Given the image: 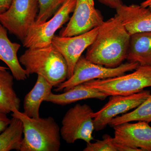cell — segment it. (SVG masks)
I'll list each match as a JSON object with an SVG mask.
<instances>
[{
  "instance_id": "4fadbf2b",
  "label": "cell",
  "mask_w": 151,
  "mask_h": 151,
  "mask_svg": "<svg viewBox=\"0 0 151 151\" xmlns=\"http://www.w3.org/2000/svg\"><path fill=\"white\" fill-rule=\"evenodd\" d=\"M116 14L129 34L151 32V10L141 5L122 4L116 9Z\"/></svg>"
},
{
  "instance_id": "30bf717a",
  "label": "cell",
  "mask_w": 151,
  "mask_h": 151,
  "mask_svg": "<svg viewBox=\"0 0 151 151\" xmlns=\"http://www.w3.org/2000/svg\"><path fill=\"white\" fill-rule=\"evenodd\" d=\"M73 14L60 36L71 37L99 27L104 22L100 11L95 9L94 0H76Z\"/></svg>"
},
{
  "instance_id": "52a82bcc",
  "label": "cell",
  "mask_w": 151,
  "mask_h": 151,
  "mask_svg": "<svg viewBox=\"0 0 151 151\" xmlns=\"http://www.w3.org/2000/svg\"><path fill=\"white\" fill-rule=\"evenodd\" d=\"M37 0H13L7 10L0 14V24L22 41L35 24Z\"/></svg>"
},
{
  "instance_id": "5bb4252c",
  "label": "cell",
  "mask_w": 151,
  "mask_h": 151,
  "mask_svg": "<svg viewBox=\"0 0 151 151\" xmlns=\"http://www.w3.org/2000/svg\"><path fill=\"white\" fill-rule=\"evenodd\" d=\"M20 47L19 44L10 40L7 30L0 24V60L8 65L14 78L23 81L28 76L18 58L17 52Z\"/></svg>"
},
{
  "instance_id": "277c9868",
  "label": "cell",
  "mask_w": 151,
  "mask_h": 151,
  "mask_svg": "<svg viewBox=\"0 0 151 151\" xmlns=\"http://www.w3.org/2000/svg\"><path fill=\"white\" fill-rule=\"evenodd\" d=\"M84 83L108 96L135 94L151 87V65H139L134 72L129 74L94 79Z\"/></svg>"
},
{
  "instance_id": "8992f818",
  "label": "cell",
  "mask_w": 151,
  "mask_h": 151,
  "mask_svg": "<svg viewBox=\"0 0 151 151\" xmlns=\"http://www.w3.org/2000/svg\"><path fill=\"white\" fill-rule=\"evenodd\" d=\"M92 108L87 104H76L65 113L60 129V136L68 144L78 140L86 143L94 140L92 134L94 126Z\"/></svg>"
},
{
  "instance_id": "7c38bea8",
  "label": "cell",
  "mask_w": 151,
  "mask_h": 151,
  "mask_svg": "<svg viewBox=\"0 0 151 151\" xmlns=\"http://www.w3.org/2000/svg\"><path fill=\"white\" fill-rule=\"evenodd\" d=\"M114 142L137 150L151 151V127L144 122H126L113 127Z\"/></svg>"
},
{
  "instance_id": "9a60e30c",
  "label": "cell",
  "mask_w": 151,
  "mask_h": 151,
  "mask_svg": "<svg viewBox=\"0 0 151 151\" xmlns=\"http://www.w3.org/2000/svg\"><path fill=\"white\" fill-rule=\"evenodd\" d=\"M108 97L106 94L84 83L78 84L61 94L51 92L45 101L60 105L71 104L81 100L96 99L104 100Z\"/></svg>"
},
{
  "instance_id": "9c48e42d",
  "label": "cell",
  "mask_w": 151,
  "mask_h": 151,
  "mask_svg": "<svg viewBox=\"0 0 151 151\" xmlns=\"http://www.w3.org/2000/svg\"><path fill=\"white\" fill-rule=\"evenodd\" d=\"M150 95V91L143 90L130 95L111 96L103 108L92 113L94 130H103L115 117L135 109Z\"/></svg>"
},
{
  "instance_id": "e0dca14e",
  "label": "cell",
  "mask_w": 151,
  "mask_h": 151,
  "mask_svg": "<svg viewBox=\"0 0 151 151\" xmlns=\"http://www.w3.org/2000/svg\"><path fill=\"white\" fill-rule=\"evenodd\" d=\"M127 59L140 65H151V32L130 35Z\"/></svg>"
},
{
  "instance_id": "484cf974",
  "label": "cell",
  "mask_w": 151,
  "mask_h": 151,
  "mask_svg": "<svg viewBox=\"0 0 151 151\" xmlns=\"http://www.w3.org/2000/svg\"><path fill=\"white\" fill-rule=\"evenodd\" d=\"M144 7L147 8L151 10V0H145L141 4Z\"/></svg>"
},
{
  "instance_id": "44dd1931",
  "label": "cell",
  "mask_w": 151,
  "mask_h": 151,
  "mask_svg": "<svg viewBox=\"0 0 151 151\" xmlns=\"http://www.w3.org/2000/svg\"><path fill=\"white\" fill-rule=\"evenodd\" d=\"M39 12L35 24H41L55 14L65 0H37Z\"/></svg>"
},
{
  "instance_id": "cb8c5ba5",
  "label": "cell",
  "mask_w": 151,
  "mask_h": 151,
  "mask_svg": "<svg viewBox=\"0 0 151 151\" xmlns=\"http://www.w3.org/2000/svg\"><path fill=\"white\" fill-rule=\"evenodd\" d=\"M100 3L112 9H116L123 4L121 0H98Z\"/></svg>"
},
{
  "instance_id": "d6986e66",
  "label": "cell",
  "mask_w": 151,
  "mask_h": 151,
  "mask_svg": "<svg viewBox=\"0 0 151 151\" xmlns=\"http://www.w3.org/2000/svg\"><path fill=\"white\" fill-rule=\"evenodd\" d=\"M10 123L0 134V151H20L23 139L22 122L12 115Z\"/></svg>"
},
{
  "instance_id": "7402d4cb",
  "label": "cell",
  "mask_w": 151,
  "mask_h": 151,
  "mask_svg": "<svg viewBox=\"0 0 151 151\" xmlns=\"http://www.w3.org/2000/svg\"><path fill=\"white\" fill-rule=\"evenodd\" d=\"M84 151H118L114 139L108 134L104 135L103 139L97 140L94 142L86 143Z\"/></svg>"
},
{
  "instance_id": "8fae6325",
  "label": "cell",
  "mask_w": 151,
  "mask_h": 151,
  "mask_svg": "<svg viewBox=\"0 0 151 151\" xmlns=\"http://www.w3.org/2000/svg\"><path fill=\"white\" fill-rule=\"evenodd\" d=\"M98 30L97 27L73 36H54L52 44L62 54L66 61L68 68V78L73 74L76 64L83 52L94 42Z\"/></svg>"
},
{
  "instance_id": "3957f363",
  "label": "cell",
  "mask_w": 151,
  "mask_h": 151,
  "mask_svg": "<svg viewBox=\"0 0 151 151\" xmlns=\"http://www.w3.org/2000/svg\"><path fill=\"white\" fill-rule=\"evenodd\" d=\"M22 121L23 139L20 151H58L60 128L53 118H32L19 111L12 113Z\"/></svg>"
},
{
  "instance_id": "d4e9b609",
  "label": "cell",
  "mask_w": 151,
  "mask_h": 151,
  "mask_svg": "<svg viewBox=\"0 0 151 151\" xmlns=\"http://www.w3.org/2000/svg\"><path fill=\"white\" fill-rule=\"evenodd\" d=\"M13 0H0V14L7 10Z\"/></svg>"
},
{
  "instance_id": "5b68a950",
  "label": "cell",
  "mask_w": 151,
  "mask_h": 151,
  "mask_svg": "<svg viewBox=\"0 0 151 151\" xmlns=\"http://www.w3.org/2000/svg\"><path fill=\"white\" fill-rule=\"evenodd\" d=\"M137 63L128 62L115 68H108L96 64L81 55L74 67L73 74L55 89L56 92L67 91L73 86L91 80L112 78L134 70L139 66Z\"/></svg>"
},
{
  "instance_id": "6da1fadb",
  "label": "cell",
  "mask_w": 151,
  "mask_h": 151,
  "mask_svg": "<svg viewBox=\"0 0 151 151\" xmlns=\"http://www.w3.org/2000/svg\"><path fill=\"white\" fill-rule=\"evenodd\" d=\"M130 35L118 15L104 21L85 58L96 64L108 68L118 67L127 59Z\"/></svg>"
},
{
  "instance_id": "4316f807",
  "label": "cell",
  "mask_w": 151,
  "mask_h": 151,
  "mask_svg": "<svg viewBox=\"0 0 151 151\" xmlns=\"http://www.w3.org/2000/svg\"><path fill=\"white\" fill-rule=\"evenodd\" d=\"M9 68L6 67H4V66H0V70H7Z\"/></svg>"
},
{
  "instance_id": "2e32d148",
  "label": "cell",
  "mask_w": 151,
  "mask_h": 151,
  "mask_svg": "<svg viewBox=\"0 0 151 151\" xmlns=\"http://www.w3.org/2000/svg\"><path fill=\"white\" fill-rule=\"evenodd\" d=\"M53 87L43 77L37 75L35 85L24 97L23 113L30 118H39L41 105L51 93Z\"/></svg>"
},
{
  "instance_id": "ac0fdd59",
  "label": "cell",
  "mask_w": 151,
  "mask_h": 151,
  "mask_svg": "<svg viewBox=\"0 0 151 151\" xmlns=\"http://www.w3.org/2000/svg\"><path fill=\"white\" fill-rule=\"evenodd\" d=\"M14 77L6 70H0V110L6 113L19 111L21 100L14 88Z\"/></svg>"
},
{
  "instance_id": "ffe728a7",
  "label": "cell",
  "mask_w": 151,
  "mask_h": 151,
  "mask_svg": "<svg viewBox=\"0 0 151 151\" xmlns=\"http://www.w3.org/2000/svg\"><path fill=\"white\" fill-rule=\"evenodd\" d=\"M132 122H151V94L142 103L129 113L115 117L109 125L111 127Z\"/></svg>"
},
{
  "instance_id": "7a4b0ae2",
  "label": "cell",
  "mask_w": 151,
  "mask_h": 151,
  "mask_svg": "<svg viewBox=\"0 0 151 151\" xmlns=\"http://www.w3.org/2000/svg\"><path fill=\"white\" fill-rule=\"evenodd\" d=\"M19 59L28 77L34 73L41 76L55 87L68 78L66 61L52 44L44 47L27 48Z\"/></svg>"
},
{
  "instance_id": "603a6c76",
  "label": "cell",
  "mask_w": 151,
  "mask_h": 151,
  "mask_svg": "<svg viewBox=\"0 0 151 151\" xmlns=\"http://www.w3.org/2000/svg\"><path fill=\"white\" fill-rule=\"evenodd\" d=\"M11 119H9L7 113L0 110V133L5 129L10 123Z\"/></svg>"
},
{
  "instance_id": "ba28073f",
  "label": "cell",
  "mask_w": 151,
  "mask_h": 151,
  "mask_svg": "<svg viewBox=\"0 0 151 151\" xmlns=\"http://www.w3.org/2000/svg\"><path fill=\"white\" fill-rule=\"evenodd\" d=\"M76 0H65L50 20L41 24H35L27 36L22 41L26 48L44 47L52 44V39L58 29L70 19L73 12Z\"/></svg>"
}]
</instances>
